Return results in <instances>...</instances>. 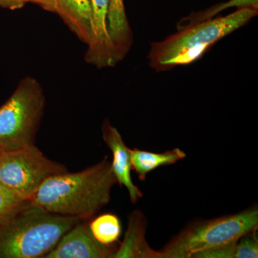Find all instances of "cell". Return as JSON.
Instances as JSON below:
<instances>
[{"instance_id": "7a4b0ae2", "label": "cell", "mask_w": 258, "mask_h": 258, "mask_svg": "<svg viewBox=\"0 0 258 258\" xmlns=\"http://www.w3.org/2000/svg\"><path fill=\"white\" fill-rule=\"evenodd\" d=\"M257 15V8H240L227 16L181 29L163 41L152 43L148 55L149 64L160 72L192 63L215 42L243 26Z\"/></svg>"}, {"instance_id": "9c48e42d", "label": "cell", "mask_w": 258, "mask_h": 258, "mask_svg": "<svg viewBox=\"0 0 258 258\" xmlns=\"http://www.w3.org/2000/svg\"><path fill=\"white\" fill-rule=\"evenodd\" d=\"M101 131L103 141L113 154L111 167L117 183L126 188L131 202L136 204L143 197V194L132 179V149L127 147L118 129L112 125L109 120L103 122Z\"/></svg>"}, {"instance_id": "277c9868", "label": "cell", "mask_w": 258, "mask_h": 258, "mask_svg": "<svg viewBox=\"0 0 258 258\" xmlns=\"http://www.w3.org/2000/svg\"><path fill=\"white\" fill-rule=\"evenodd\" d=\"M45 96L38 81L26 76L0 106V150L34 145L45 112Z\"/></svg>"}, {"instance_id": "5b68a950", "label": "cell", "mask_w": 258, "mask_h": 258, "mask_svg": "<svg viewBox=\"0 0 258 258\" xmlns=\"http://www.w3.org/2000/svg\"><path fill=\"white\" fill-rule=\"evenodd\" d=\"M258 210L191 222L169 242L162 252L166 258H191L194 254L238 240L257 230Z\"/></svg>"}, {"instance_id": "52a82bcc", "label": "cell", "mask_w": 258, "mask_h": 258, "mask_svg": "<svg viewBox=\"0 0 258 258\" xmlns=\"http://www.w3.org/2000/svg\"><path fill=\"white\" fill-rule=\"evenodd\" d=\"M118 247L98 242L88 220H81L62 236L44 258H113Z\"/></svg>"}, {"instance_id": "2e32d148", "label": "cell", "mask_w": 258, "mask_h": 258, "mask_svg": "<svg viewBox=\"0 0 258 258\" xmlns=\"http://www.w3.org/2000/svg\"><path fill=\"white\" fill-rule=\"evenodd\" d=\"M258 0H230L225 3H222L200 13L199 14H191L188 18L183 19L180 23H178V30L189 28L191 25H195L205 21V20H210L214 16H215L217 13L223 11L228 8L237 7L239 9L244 8H257Z\"/></svg>"}, {"instance_id": "d6986e66", "label": "cell", "mask_w": 258, "mask_h": 258, "mask_svg": "<svg viewBox=\"0 0 258 258\" xmlns=\"http://www.w3.org/2000/svg\"><path fill=\"white\" fill-rule=\"evenodd\" d=\"M29 3L37 5L42 9L46 10V11L55 13L56 5H57V0H29Z\"/></svg>"}, {"instance_id": "7c38bea8", "label": "cell", "mask_w": 258, "mask_h": 258, "mask_svg": "<svg viewBox=\"0 0 258 258\" xmlns=\"http://www.w3.org/2000/svg\"><path fill=\"white\" fill-rule=\"evenodd\" d=\"M55 13L83 43L91 36V0H57Z\"/></svg>"}, {"instance_id": "6da1fadb", "label": "cell", "mask_w": 258, "mask_h": 258, "mask_svg": "<svg viewBox=\"0 0 258 258\" xmlns=\"http://www.w3.org/2000/svg\"><path fill=\"white\" fill-rule=\"evenodd\" d=\"M115 184L111 162L106 156L84 170L50 176L30 202L52 213L88 221L110 203Z\"/></svg>"}, {"instance_id": "ac0fdd59", "label": "cell", "mask_w": 258, "mask_h": 258, "mask_svg": "<svg viewBox=\"0 0 258 258\" xmlns=\"http://www.w3.org/2000/svg\"><path fill=\"white\" fill-rule=\"evenodd\" d=\"M29 0H0V7L12 10L23 8Z\"/></svg>"}, {"instance_id": "9a60e30c", "label": "cell", "mask_w": 258, "mask_h": 258, "mask_svg": "<svg viewBox=\"0 0 258 258\" xmlns=\"http://www.w3.org/2000/svg\"><path fill=\"white\" fill-rule=\"evenodd\" d=\"M89 227L95 238L106 245L115 244L121 235L120 220L114 214L99 215L89 222Z\"/></svg>"}, {"instance_id": "8992f818", "label": "cell", "mask_w": 258, "mask_h": 258, "mask_svg": "<svg viewBox=\"0 0 258 258\" xmlns=\"http://www.w3.org/2000/svg\"><path fill=\"white\" fill-rule=\"evenodd\" d=\"M67 171L66 166L44 155L35 144L3 152L0 157V184L28 201L45 180Z\"/></svg>"}, {"instance_id": "8fae6325", "label": "cell", "mask_w": 258, "mask_h": 258, "mask_svg": "<svg viewBox=\"0 0 258 258\" xmlns=\"http://www.w3.org/2000/svg\"><path fill=\"white\" fill-rule=\"evenodd\" d=\"M108 28L117 64L125 58L134 41L123 0H108Z\"/></svg>"}, {"instance_id": "ba28073f", "label": "cell", "mask_w": 258, "mask_h": 258, "mask_svg": "<svg viewBox=\"0 0 258 258\" xmlns=\"http://www.w3.org/2000/svg\"><path fill=\"white\" fill-rule=\"evenodd\" d=\"M91 36L84 59L97 69L113 67L114 50L108 28V0H91Z\"/></svg>"}, {"instance_id": "5bb4252c", "label": "cell", "mask_w": 258, "mask_h": 258, "mask_svg": "<svg viewBox=\"0 0 258 258\" xmlns=\"http://www.w3.org/2000/svg\"><path fill=\"white\" fill-rule=\"evenodd\" d=\"M257 258V230L241 237L238 240L202 251L191 258Z\"/></svg>"}, {"instance_id": "3957f363", "label": "cell", "mask_w": 258, "mask_h": 258, "mask_svg": "<svg viewBox=\"0 0 258 258\" xmlns=\"http://www.w3.org/2000/svg\"><path fill=\"white\" fill-rule=\"evenodd\" d=\"M81 220L52 213L31 203L0 225V258H44Z\"/></svg>"}, {"instance_id": "30bf717a", "label": "cell", "mask_w": 258, "mask_h": 258, "mask_svg": "<svg viewBox=\"0 0 258 258\" xmlns=\"http://www.w3.org/2000/svg\"><path fill=\"white\" fill-rule=\"evenodd\" d=\"M147 220L140 210H134L128 216L124 239L113 258H166L162 251H157L146 238Z\"/></svg>"}, {"instance_id": "4fadbf2b", "label": "cell", "mask_w": 258, "mask_h": 258, "mask_svg": "<svg viewBox=\"0 0 258 258\" xmlns=\"http://www.w3.org/2000/svg\"><path fill=\"white\" fill-rule=\"evenodd\" d=\"M186 157L179 148L161 153L148 152L139 149H132V167L139 179L144 181L151 171L163 166L172 165Z\"/></svg>"}, {"instance_id": "e0dca14e", "label": "cell", "mask_w": 258, "mask_h": 258, "mask_svg": "<svg viewBox=\"0 0 258 258\" xmlns=\"http://www.w3.org/2000/svg\"><path fill=\"white\" fill-rule=\"evenodd\" d=\"M30 203L0 184V225L13 220Z\"/></svg>"}, {"instance_id": "ffe728a7", "label": "cell", "mask_w": 258, "mask_h": 258, "mask_svg": "<svg viewBox=\"0 0 258 258\" xmlns=\"http://www.w3.org/2000/svg\"><path fill=\"white\" fill-rule=\"evenodd\" d=\"M2 153H3V151L0 150V157H1Z\"/></svg>"}]
</instances>
